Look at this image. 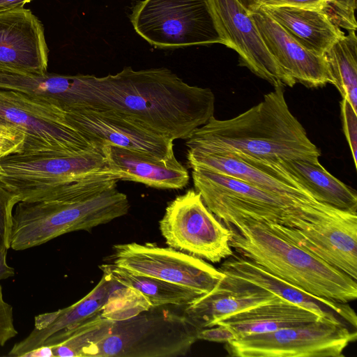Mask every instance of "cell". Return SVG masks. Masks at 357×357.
<instances>
[{"mask_svg":"<svg viewBox=\"0 0 357 357\" xmlns=\"http://www.w3.org/2000/svg\"><path fill=\"white\" fill-rule=\"evenodd\" d=\"M82 107L109 109L172 140L186 139L213 116L209 88L191 86L166 68L82 75Z\"/></svg>","mask_w":357,"mask_h":357,"instance_id":"1","label":"cell"},{"mask_svg":"<svg viewBox=\"0 0 357 357\" xmlns=\"http://www.w3.org/2000/svg\"><path fill=\"white\" fill-rule=\"evenodd\" d=\"M257 105L231 119L213 116L186 139L188 150L319 163V149L292 114L284 86H273Z\"/></svg>","mask_w":357,"mask_h":357,"instance_id":"2","label":"cell"},{"mask_svg":"<svg viewBox=\"0 0 357 357\" xmlns=\"http://www.w3.org/2000/svg\"><path fill=\"white\" fill-rule=\"evenodd\" d=\"M0 181L20 202L75 201L116 188L104 149L75 153H16L0 160Z\"/></svg>","mask_w":357,"mask_h":357,"instance_id":"3","label":"cell"},{"mask_svg":"<svg viewBox=\"0 0 357 357\" xmlns=\"http://www.w3.org/2000/svg\"><path fill=\"white\" fill-rule=\"evenodd\" d=\"M224 225L231 231L230 245L240 257L318 298L342 303L356 299V280L303 249L266 222L243 218Z\"/></svg>","mask_w":357,"mask_h":357,"instance_id":"4","label":"cell"},{"mask_svg":"<svg viewBox=\"0 0 357 357\" xmlns=\"http://www.w3.org/2000/svg\"><path fill=\"white\" fill-rule=\"evenodd\" d=\"M192 169L195 190L223 224L248 218L302 229L342 211L324 204L311 205L291 200L224 174L200 168Z\"/></svg>","mask_w":357,"mask_h":357,"instance_id":"5","label":"cell"},{"mask_svg":"<svg viewBox=\"0 0 357 357\" xmlns=\"http://www.w3.org/2000/svg\"><path fill=\"white\" fill-rule=\"evenodd\" d=\"M129 208L127 195L116 188L80 200L20 202L13 211L10 248L24 250L88 231L126 215Z\"/></svg>","mask_w":357,"mask_h":357,"instance_id":"6","label":"cell"},{"mask_svg":"<svg viewBox=\"0 0 357 357\" xmlns=\"http://www.w3.org/2000/svg\"><path fill=\"white\" fill-rule=\"evenodd\" d=\"M166 307H151L132 318L114 321L110 333L88 348L83 357L185 356L197 340L199 331L182 313Z\"/></svg>","mask_w":357,"mask_h":357,"instance_id":"7","label":"cell"},{"mask_svg":"<svg viewBox=\"0 0 357 357\" xmlns=\"http://www.w3.org/2000/svg\"><path fill=\"white\" fill-rule=\"evenodd\" d=\"M0 123L23 132L22 153H75L105 147L72 127L59 107L13 90L0 89Z\"/></svg>","mask_w":357,"mask_h":357,"instance_id":"8","label":"cell"},{"mask_svg":"<svg viewBox=\"0 0 357 357\" xmlns=\"http://www.w3.org/2000/svg\"><path fill=\"white\" fill-rule=\"evenodd\" d=\"M135 31L160 48L222 44L208 0H144L130 15Z\"/></svg>","mask_w":357,"mask_h":357,"instance_id":"9","label":"cell"},{"mask_svg":"<svg viewBox=\"0 0 357 357\" xmlns=\"http://www.w3.org/2000/svg\"><path fill=\"white\" fill-rule=\"evenodd\" d=\"M356 337V328L324 319L241 336L226 343L225 349L236 357H342Z\"/></svg>","mask_w":357,"mask_h":357,"instance_id":"10","label":"cell"},{"mask_svg":"<svg viewBox=\"0 0 357 357\" xmlns=\"http://www.w3.org/2000/svg\"><path fill=\"white\" fill-rule=\"evenodd\" d=\"M159 226L167 245L175 250L212 263L234 255L230 229L206 207L194 189L168 204Z\"/></svg>","mask_w":357,"mask_h":357,"instance_id":"11","label":"cell"},{"mask_svg":"<svg viewBox=\"0 0 357 357\" xmlns=\"http://www.w3.org/2000/svg\"><path fill=\"white\" fill-rule=\"evenodd\" d=\"M113 264L133 273L156 278L205 294L215 289L225 275L205 260L152 243L116 244Z\"/></svg>","mask_w":357,"mask_h":357,"instance_id":"12","label":"cell"},{"mask_svg":"<svg viewBox=\"0 0 357 357\" xmlns=\"http://www.w3.org/2000/svg\"><path fill=\"white\" fill-rule=\"evenodd\" d=\"M222 45L234 50L239 65L273 86H294L266 47L257 26L239 0H208Z\"/></svg>","mask_w":357,"mask_h":357,"instance_id":"13","label":"cell"},{"mask_svg":"<svg viewBox=\"0 0 357 357\" xmlns=\"http://www.w3.org/2000/svg\"><path fill=\"white\" fill-rule=\"evenodd\" d=\"M267 224L303 249L356 280V213L342 211L302 229Z\"/></svg>","mask_w":357,"mask_h":357,"instance_id":"14","label":"cell"},{"mask_svg":"<svg viewBox=\"0 0 357 357\" xmlns=\"http://www.w3.org/2000/svg\"><path fill=\"white\" fill-rule=\"evenodd\" d=\"M65 117L80 134L103 146H116L160 158L174 155L173 140L154 133L112 110L73 109L65 111Z\"/></svg>","mask_w":357,"mask_h":357,"instance_id":"15","label":"cell"},{"mask_svg":"<svg viewBox=\"0 0 357 357\" xmlns=\"http://www.w3.org/2000/svg\"><path fill=\"white\" fill-rule=\"evenodd\" d=\"M48 53L44 26L31 10L0 12V72L45 73Z\"/></svg>","mask_w":357,"mask_h":357,"instance_id":"16","label":"cell"},{"mask_svg":"<svg viewBox=\"0 0 357 357\" xmlns=\"http://www.w3.org/2000/svg\"><path fill=\"white\" fill-rule=\"evenodd\" d=\"M271 54L295 82L308 88L333 84L324 56L303 46L261 9L248 10Z\"/></svg>","mask_w":357,"mask_h":357,"instance_id":"17","label":"cell"},{"mask_svg":"<svg viewBox=\"0 0 357 357\" xmlns=\"http://www.w3.org/2000/svg\"><path fill=\"white\" fill-rule=\"evenodd\" d=\"M231 257L219 268L227 277L265 289L323 319L342 323L356 329L357 317L348 303L318 298L273 275L251 261L234 255Z\"/></svg>","mask_w":357,"mask_h":357,"instance_id":"18","label":"cell"},{"mask_svg":"<svg viewBox=\"0 0 357 357\" xmlns=\"http://www.w3.org/2000/svg\"><path fill=\"white\" fill-rule=\"evenodd\" d=\"M277 296L265 289L225 275L211 291L185 306L183 317L198 331L222 319L266 303Z\"/></svg>","mask_w":357,"mask_h":357,"instance_id":"19","label":"cell"},{"mask_svg":"<svg viewBox=\"0 0 357 357\" xmlns=\"http://www.w3.org/2000/svg\"><path fill=\"white\" fill-rule=\"evenodd\" d=\"M104 152L109 167L119 181L143 183L158 189H181L190 179L188 170L176 158H160L151 154L106 145Z\"/></svg>","mask_w":357,"mask_h":357,"instance_id":"20","label":"cell"},{"mask_svg":"<svg viewBox=\"0 0 357 357\" xmlns=\"http://www.w3.org/2000/svg\"><path fill=\"white\" fill-rule=\"evenodd\" d=\"M114 280L107 274L84 298L59 310L35 317L34 328L23 340L15 343L7 356L24 357L31 350L42 347L50 336L73 328L100 312L105 303Z\"/></svg>","mask_w":357,"mask_h":357,"instance_id":"21","label":"cell"},{"mask_svg":"<svg viewBox=\"0 0 357 357\" xmlns=\"http://www.w3.org/2000/svg\"><path fill=\"white\" fill-rule=\"evenodd\" d=\"M261 9L291 36L310 51L324 56L345 34L324 13L293 6H271Z\"/></svg>","mask_w":357,"mask_h":357,"instance_id":"22","label":"cell"},{"mask_svg":"<svg viewBox=\"0 0 357 357\" xmlns=\"http://www.w3.org/2000/svg\"><path fill=\"white\" fill-rule=\"evenodd\" d=\"M324 319L315 313L277 296L263 303L219 321L241 336L273 332Z\"/></svg>","mask_w":357,"mask_h":357,"instance_id":"23","label":"cell"},{"mask_svg":"<svg viewBox=\"0 0 357 357\" xmlns=\"http://www.w3.org/2000/svg\"><path fill=\"white\" fill-rule=\"evenodd\" d=\"M288 172L299 178L314 198L342 211L357 213V195L354 190L328 172L320 162L276 158Z\"/></svg>","mask_w":357,"mask_h":357,"instance_id":"24","label":"cell"},{"mask_svg":"<svg viewBox=\"0 0 357 357\" xmlns=\"http://www.w3.org/2000/svg\"><path fill=\"white\" fill-rule=\"evenodd\" d=\"M100 268L123 286L139 291L151 307H185L202 294L188 287L130 271L114 264H102Z\"/></svg>","mask_w":357,"mask_h":357,"instance_id":"25","label":"cell"},{"mask_svg":"<svg viewBox=\"0 0 357 357\" xmlns=\"http://www.w3.org/2000/svg\"><path fill=\"white\" fill-rule=\"evenodd\" d=\"M333 85L357 111V36L348 31L324 54Z\"/></svg>","mask_w":357,"mask_h":357,"instance_id":"26","label":"cell"},{"mask_svg":"<svg viewBox=\"0 0 357 357\" xmlns=\"http://www.w3.org/2000/svg\"><path fill=\"white\" fill-rule=\"evenodd\" d=\"M114 324L98 312L68 330L48 337L43 346L51 347L53 357H83L91 346L107 336Z\"/></svg>","mask_w":357,"mask_h":357,"instance_id":"27","label":"cell"},{"mask_svg":"<svg viewBox=\"0 0 357 357\" xmlns=\"http://www.w3.org/2000/svg\"><path fill=\"white\" fill-rule=\"evenodd\" d=\"M248 10L271 6L314 9L326 14L340 29L357 30L356 0H246Z\"/></svg>","mask_w":357,"mask_h":357,"instance_id":"28","label":"cell"},{"mask_svg":"<svg viewBox=\"0 0 357 357\" xmlns=\"http://www.w3.org/2000/svg\"><path fill=\"white\" fill-rule=\"evenodd\" d=\"M151 307L150 303L139 291L123 286L114 280L100 313L104 318L119 321L132 318Z\"/></svg>","mask_w":357,"mask_h":357,"instance_id":"29","label":"cell"},{"mask_svg":"<svg viewBox=\"0 0 357 357\" xmlns=\"http://www.w3.org/2000/svg\"><path fill=\"white\" fill-rule=\"evenodd\" d=\"M19 197L0 181V253L10 248L14 208Z\"/></svg>","mask_w":357,"mask_h":357,"instance_id":"30","label":"cell"},{"mask_svg":"<svg viewBox=\"0 0 357 357\" xmlns=\"http://www.w3.org/2000/svg\"><path fill=\"white\" fill-rule=\"evenodd\" d=\"M342 127L347 141L351 149L355 167L357 165V111L342 98L340 102Z\"/></svg>","mask_w":357,"mask_h":357,"instance_id":"31","label":"cell"},{"mask_svg":"<svg viewBox=\"0 0 357 357\" xmlns=\"http://www.w3.org/2000/svg\"><path fill=\"white\" fill-rule=\"evenodd\" d=\"M24 135L17 128L0 123V160L22 151ZM0 165V175L2 174Z\"/></svg>","mask_w":357,"mask_h":357,"instance_id":"32","label":"cell"},{"mask_svg":"<svg viewBox=\"0 0 357 357\" xmlns=\"http://www.w3.org/2000/svg\"><path fill=\"white\" fill-rule=\"evenodd\" d=\"M17 333L14 326L13 307L4 299L2 287L0 285V347L4 346Z\"/></svg>","mask_w":357,"mask_h":357,"instance_id":"33","label":"cell"},{"mask_svg":"<svg viewBox=\"0 0 357 357\" xmlns=\"http://www.w3.org/2000/svg\"><path fill=\"white\" fill-rule=\"evenodd\" d=\"M237 338L236 335L229 327L224 325H215L199 331L197 340L209 342L228 343Z\"/></svg>","mask_w":357,"mask_h":357,"instance_id":"34","label":"cell"},{"mask_svg":"<svg viewBox=\"0 0 357 357\" xmlns=\"http://www.w3.org/2000/svg\"><path fill=\"white\" fill-rule=\"evenodd\" d=\"M7 251L4 250L0 253V280H6L15 275L14 268L7 263Z\"/></svg>","mask_w":357,"mask_h":357,"instance_id":"35","label":"cell"},{"mask_svg":"<svg viewBox=\"0 0 357 357\" xmlns=\"http://www.w3.org/2000/svg\"><path fill=\"white\" fill-rule=\"evenodd\" d=\"M52 349L51 347L42 346L31 350L26 354L24 357H52Z\"/></svg>","mask_w":357,"mask_h":357,"instance_id":"36","label":"cell"},{"mask_svg":"<svg viewBox=\"0 0 357 357\" xmlns=\"http://www.w3.org/2000/svg\"><path fill=\"white\" fill-rule=\"evenodd\" d=\"M31 0H0V12L16 8L24 7Z\"/></svg>","mask_w":357,"mask_h":357,"instance_id":"37","label":"cell"},{"mask_svg":"<svg viewBox=\"0 0 357 357\" xmlns=\"http://www.w3.org/2000/svg\"><path fill=\"white\" fill-rule=\"evenodd\" d=\"M240 2L247 8L246 0H239Z\"/></svg>","mask_w":357,"mask_h":357,"instance_id":"38","label":"cell"}]
</instances>
